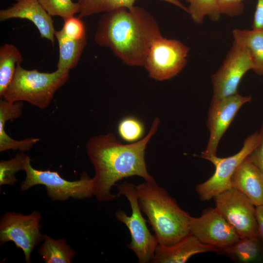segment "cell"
Instances as JSON below:
<instances>
[{
    "mask_svg": "<svg viewBox=\"0 0 263 263\" xmlns=\"http://www.w3.org/2000/svg\"><path fill=\"white\" fill-rule=\"evenodd\" d=\"M158 117L153 121L149 132L142 139L123 144L111 132L90 138L86 145L87 155L95 169L93 179V195L99 201H112L119 196L111 189L123 178L133 176L146 182L155 181L148 172L145 160L147 145L156 133Z\"/></svg>",
    "mask_w": 263,
    "mask_h": 263,
    "instance_id": "1",
    "label": "cell"
},
{
    "mask_svg": "<svg viewBox=\"0 0 263 263\" xmlns=\"http://www.w3.org/2000/svg\"><path fill=\"white\" fill-rule=\"evenodd\" d=\"M161 36L152 15L134 5L104 13L94 40L99 45L110 48L126 65L143 66L151 45Z\"/></svg>",
    "mask_w": 263,
    "mask_h": 263,
    "instance_id": "2",
    "label": "cell"
},
{
    "mask_svg": "<svg viewBox=\"0 0 263 263\" xmlns=\"http://www.w3.org/2000/svg\"><path fill=\"white\" fill-rule=\"evenodd\" d=\"M141 211L154 233L158 244L169 246L190 234V216L155 181L136 186Z\"/></svg>",
    "mask_w": 263,
    "mask_h": 263,
    "instance_id": "3",
    "label": "cell"
},
{
    "mask_svg": "<svg viewBox=\"0 0 263 263\" xmlns=\"http://www.w3.org/2000/svg\"><path fill=\"white\" fill-rule=\"evenodd\" d=\"M69 71L57 69L42 73L28 70L18 64L13 79L1 97L10 102L26 101L40 109L50 104L56 92L69 79Z\"/></svg>",
    "mask_w": 263,
    "mask_h": 263,
    "instance_id": "4",
    "label": "cell"
},
{
    "mask_svg": "<svg viewBox=\"0 0 263 263\" xmlns=\"http://www.w3.org/2000/svg\"><path fill=\"white\" fill-rule=\"evenodd\" d=\"M117 189L119 195H123L127 198L132 209L130 216L121 209H118L115 213L116 219L124 224L130 232L131 241L128 247L135 254L139 263H150L158 243L142 215L136 186L124 181L117 185Z\"/></svg>",
    "mask_w": 263,
    "mask_h": 263,
    "instance_id": "5",
    "label": "cell"
},
{
    "mask_svg": "<svg viewBox=\"0 0 263 263\" xmlns=\"http://www.w3.org/2000/svg\"><path fill=\"white\" fill-rule=\"evenodd\" d=\"M28 156L24 171L26 177L20 185V190L26 191L31 187L45 186L48 196L54 201H65L69 198L83 199L93 196V179L83 172L79 180L70 181L62 178L57 171L36 169L31 165Z\"/></svg>",
    "mask_w": 263,
    "mask_h": 263,
    "instance_id": "6",
    "label": "cell"
},
{
    "mask_svg": "<svg viewBox=\"0 0 263 263\" xmlns=\"http://www.w3.org/2000/svg\"><path fill=\"white\" fill-rule=\"evenodd\" d=\"M189 51L180 41L161 36L151 45L143 66L156 80L170 79L186 66Z\"/></svg>",
    "mask_w": 263,
    "mask_h": 263,
    "instance_id": "7",
    "label": "cell"
},
{
    "mask_svg": "<svg viewBox=\"0 0 263 263\" xmlns=\"http://www.w3.org/2000/svg\"><path fill=\"white\" fill-rule=\"evenodd\" d=\"M260 139L259 132H255L246 138L242 148L237 153L225 158L213 155L205 159L214 165L215 170L208 179L196 187V191L202 201L213 199L218 194L232 188L231 181L234 172L257 146Z\"/></svg>",
    "mask_w": 263,
    "mask_h": 263,
    "instance_id": "8",
    "label": "cell"
},
{
    "mask_svg": "<svg viewBox=\"0 0 263 263\" xmlns=\"http://www.w3.org/2000/svg\"><path fill=\"white\" fill-rule=\"evenodd\" d=\"M41 220V214L36 210L28 215L7 212L0 222V244L13 242L23 251L25 262L31 263L32 251L44 238L40 231Z\"/></svg>",
    "mask_w": 263,
    "mask_h": 263,
    "instance_id": "9",
    "label": "cell"
},
{
    "mask_svg": "<svg viewBox=\"0 0 263 263\" xmlns=\"http://www.w3.org/2000/svg\"><path fill=\"white\" fill-rule=\"evenodd\" d=\"M213 199L215 207L240 238L259 236L256 207L245 195L232 187Z\"/></svg>",
    "mask_w": 263,
    "mask_h": 263,
    "instance_id": "10",
    "label": "cell"
},
{
    "mask_svg": "<svg viewBox=\"0 0 263 263\" xmlns=\"http://www.w3.org/2000/svg\"><path fill=\"white\" fill-rule=\"evenodd\" d=\"M253 69V64L246 49L233 41L222 65L211 76L212 100L237 94L243 77L247 71Z\"/></svg>",
    "mask_w": 263,
    "mask_h": 263,
    "instance_id": "11",
    "label": "cell"
},
{
    "mask_svg": "<svg viewBox=\"0 0 263 263\" xmlns=\"http://www.w3.org/2000/svg\"><path fill=\"white\" fill-rule=\"evenodd\" d=\"M189 232L200 242L212 246L218 253L237 241L240 237L216 208H209L198 217L190 216Z\"/></svg>",
    "mask_w": 263,
    "mask_h": 263,
    "instance_id": "12",
    "label": "cell"
},
{
    "mask_svg": "<svg viewBox=\"0 0 263 263\" xmlns=\"http://www.w3.org/2000/svg\"><path fill=\"white\" fill-rule=\"evenodd\" d=\"M251 100V96H243L238 93L218 100H211L207 121L209 138L206 150L202 152V158L206 159L216 155L219 141L238 111Z\"/></svg>",
    "mask_w": 263,
    "mask_h": 263,
    "instance_id": "13",
    "label": "cell"
},
{
    "mask_svg": "<svg viewBox=\"0 0 263 263\" xmlns=\"http://www.w3.org/2000/svg\"><path fill=\"white\" fill-rule=\"evenodd\" d=\"M8 8L0 11V20L19 18L27 19L36 26L41 38L55 43L54 21L38 0H16Z\"/></svg>",
    "mask_w": 263,
    "mask_h": 263,
    "instance_id": "14",
    "label": "cell"
},
{
    "mask_svg": "<svg viewBox=\"0 0 263 263\" xmlns=\"http://www.w3.org/2000/svg\"><path fill=\"white\" fill-rule=\"evenodd\" d=\"M209 252H218L215 247L200 242L189 234L179 242L169 246L157 244L152 263H184L192 256Z\"/></svg>",
    "mask_w": 263,
    "mask_h": 263,
    "instance_id": "15",
    "label": "cell"
},
{
    "mask_svg": "<svg viewBox=\"0 0 263 263\" xmlns=\"http://www.w3.org/2000/svg\"><path fill=\"white\" fill-rule=\"evenodd\" d=\"M248 156L234 172L231 187L245 195L256 207L263 206V173Z\"/></svg>",
    "mask_w": 263,
    "mask_h": 263,
    "instance_id": "16",
    "label": "cell"
},
{
    "mask_svg": "<svg viewBox=\"0 0 263 263\" xmlns=\"http://www.w3.org/2000/svg\"><path fill=\"white\" fill-rule=\"evenodd\" d=\"M219 253L225 254L238 263L261 262L263 261V243L259 236L240 238Z\"/></svg>",
    "mask_w": 263,
    "mask_h": 263,
    "instance_id": "17",
    "label": "cell"
},
{
    "mask_svg": "<svg viewBox=\"0 0 263 263\" xmlns=\"http://www.w3.org/2000/svg\"><path fill=\"white\" fill-rule=\"evenodd\" d=\"M233 41L244 46L251 58L254 72L263 75V30H233Z\"/></svg>",
    "mask_w": 263,
    "mask_h": 263,
    "instance_id": "18",
    "label": "cell"
},
{
    "mask_svg": "<svg viewBox=\"0 0 263 263\" xmlns=\"http://www.w3.org/2000/svg\"><path fill=\"white\" fill-rule=\"evenodd\" d=\"M59 47L57 69L69 71L75 67L80 60L87 43L86 38L75 40L67 37L61 30L55 31Z\"/></svg>",
    "mask_w": 263,
    "mask_h": 263,
    "instance_id": "19",
    "label": "cell"
},
{
    "mask_svg": "<svg viewBox=\"0 0 263 263\" xmlns=\"http://www.w3.org/2000/svg\"><path fill=\"white\" fill-rule=\"evenodd\" d=\"M137 0H78L80 6L79 17H87L99 13L108 12L120 8H131ZM172 3L184 11L187 7L178 0H160Z\"/></svg>",
    "mask_w": 263,
    "mask_h": 263,
    "instance_id": "20",
    "label": "cell"
},
{
    "mask_svg": "<svg viewBox=\"0 0 263 263\" xmlns=\"http://www.w3.org/2000/svg\"><path fill=\"white\" fill-rule=\"evenodd\" d=\"M38 253L46 263H70L75 253L63 239H55L44 235Z\"/></svg>",
    "mask_w": 263,
    "mask_h": 263,
    "instance_id": "21",
    "label": "cell"
},
{
    "mask_svg": "<svg viewBox=\"0 0 263 263\" xmlns=\"http://www.w3.org/2000/svg\"><path fill=\"white\" fill-rule=\"evenodd\" d=\"M23 61L21 54L13 44H5L0 48V96L11 83L16 66Z\"/></svg>",
    "mask_w": 263,
    "mask_h": 263,
    "instance_id": "22",
    "label": "cell"
},
{
    "mask_svg": "<svg viewBox=\"0 0 263 263\" xmlns=\"http://www.w3.org/2000/svg\"><path fill=\"white\" fill-rule=\"evenodd\" d=\"M189 3L188 12L193 21L201 24L206 16L216 21L221 14L218 6V0H185Z\"/></svg>",
    "mask_w": 263,
    "mask_h": 263,
    "instance_id": "23",
    "label": "cell"
},
{
    "mask_svg": "<svg viewBox=\"0 0 263 263\" xmlns=\"http://www.w3.org/2000/svg\"><path fill=\"white\" fill-rule=\"evenodd\" d=\"M28 155L24 152H20L8 160L0 162V185H12L17 182L15 176L18 171L24 170Z\"/></svg>",
    "mask_w": 263,
    "mask_h": 263,
    "instance_id": "24",
    "label": "cell"
},
{
    "mask_svg": "<svg viewBox=\"0 0 263 263\" xmlns=\"http://www.w3.org/2000/svg\"><path fill=\"white\" fill-rule=\"evenodd\" d=\"M51 16L60 17L64 20L80 12L78 3L72 0H38Z\"/></svg>",
    "mask_w": 263,
    "mask_h": 263,
    "instance_id": "25",
    "label": "cell"
},
{
    "mask_svg": "<svg viewBox=\"0 0 263 263\" xmlns=\"http://www.w3.org/2000/svg\"><path fill=\"white\" fill-rule=\"evenodd\" d=\"M144 132L142 123L138 119L128 116L122 119L118 125V132L122 139L128 142H135L142 137Z\"/></svg>",
    "mask_w": 263,
    "mask_h": 263,
    "instance_id": "26",
    "label": "cell"
},
{
    "mask_svg": "<svg viewBox=\"0 0 263 263\" xmlns=\"http://www.w3.org/2000/svg\"><path fill=\"white\" fill-rule=\"evenodd\" d=\"M64 21L61 30L67 37L75 40L86 38L85 27L79 17L73 16Z\"/></svg>",
    "mask_w": 263,
    "mask_h": 263,
    "instance_id": "27",
    "label": "cell"
},
{
    "mask_svg": "<svg viewBox=\"0 0 263 263\" xmlns=\"http://www.w3.org/2000/svg\"><path fill=\"white\" fill-rule=\"evenodd\" d=\"M244 0H218L220 13L230 17L240 15L243 12Z\"/></svg>",
    "mask_w": 263,
    "mask_h": 263,
    "instance_id": "28",
    "label": "cell"
},
{
    "mask_svg": "<svg viewBox=\"0 0 263 263\" xmlns=\"http://www.w3.org/2000/svg\"><path fill=\"white\" fill-rule=\"evenodd\" d=\"M260 139L257 146L248 155L250 161L255 165L263 173V122L259 132Z\"/></svg>",
    "mask_w": 263,
    "mask_h": 263,
    "instance_id": "29",
    "label": "cell"
},
{
    "mask_svg": "<svg viewBox=\"0 0 263 263\" xmlns=\"http://www.w3.org/2000/svg\"><path fill=\"white\" fill-rule=\"evenodd\" d=\"M252 28L263 30V0H257Z\"/></svg>",
    "mask_w": 263,
    "mask_h": 263,
    "instance_id": "30",
    "label": "cell"
},
{
    "mask_svg": "<svg viewBox=\"0 0 263 263\" xmlns=\"http://www.w3.org/2000/svg\"><path fill=\"white\" fill-rule=\"evenodd\" d=\"M256 216L259 237L263 243V206L256 207Z\"/></svg>",
    "mask_w": 263,
    "mask_h": 263,
    "instance_id": "31",
    "label": "cell"
}]
</instances>
